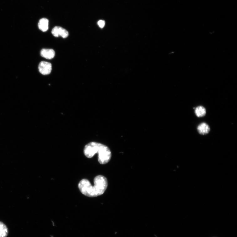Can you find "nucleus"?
I'll list each match as a JSON object with an SVG mask.
<instances>
[{"instance_id":"nucleus-1","label":"nucleus","mask_w":237,"mask_h":237,"mask_svg":"<svg viewBox=\"0 0 237 237\" xmlns=\"http://www.w3.org/2000/svg\"><path fill=\"white\" fill-rule=\"evenodd\" d=\"M93 186L88 180L84 179L79 182L78 187L81 193L89 197H97L103 194L108 186L107 179L102 175L96 177Z\"/></svg>"},{"instance_id":"nucleus-2","label":"nucleus","mask_w":237,"mask_h":237,"mask_svg":"<svg viewBox=\"0 0 237 237\" xmlns=\"http://www.w3.org/2000/svg\"><path fill=\"white\" fill-rule=\"evenodd\" d=\"M84 153L88 158H91L94 155L98 154V161L102 164L108 163L112 156L111 152L107 146L94 142H90L85 146Z\"/></svg>"},{"instance_id":"nucleus-3","label":"nucleus","mask_w":237,"mask_h":237,"mask_svg":"<svg viewBox=\"0 0 237 237\" xmlns=\"http://www.w3.org/2000/svg\"><path fill=\"white\" fill-rule=\"evenodd\" d=\"M39 72L44 75L50 73L52 70V65L51 63L45 61H42L40 63L39 67Z\"/></svg>"},{"instance_id":"nucleus-4","label":"nucleus","mask_w":237,"mask_h":237,"mask_svg":"<svg viewBox=\"0 0 237 237\" xmlns=\"http://www.w3.org/2000/svg\"><path fill=\"white\" fill-rule=\"evenodd\" d=\"M52 34L55 37L61 36L64 38H67L68 36V33L65 29L60 27H55L52 30Z\"/></svg>"},{"instance_id":"nucleus-5","label":"nucleus","mask_w":237,"mask_h":237,"mask_svg":"<svg viewBox=\"0 0 237 237\" xmlns=\"http://www.w3.org/2000/svg\"><path fill=\"white\" fill-rule=\"evenodd\" d=\"M197 129L199 134L203 135L208 134L210 131L209 124L205 122L199 124L197 126Z\"/></svg>"},{"instance_id":"nucleus-6","label":"nucleus","mask_w":237,"mask_h":237,"mask_svg":"<svg viewBox=\"0 0 237 237\" xmlns=\"http://www.w3.org/2000/svg\"><path fill=\"white\" fill-rule=\"evenodd\" d=\"M40 54L43 58L51 59L55 57V52L53 49H43L41 51Z\"/></svg>"},{"instance_id":"nucleus-7","label":"nucleus","mask_w":237,"mask_h":237,"mask_svg":"<svg viewBox=\"0 0 237 237\" xmlns=\"http://www.w3.org/2000/svg\"><path fill=\"white\" fill-rule=\"evenodd\" d=\"M194 113L198 118H201L205 116L207 113V110L202 105H199L195 108Z\"/></svg>"},{"instance_id":"nucleus-8","label":"nucleus","mask_w":237,"mask_h":237,"mask_svg":"<svg viewBox=\"0 0 237 237\" xmlns=\"http://www.w3.org/2000/svg\"><path fill=\"white\" fill-rule=\"evenodd\" d=\"M48 20L46 18H42L38 24L39 29L43 32H46L48 28Z\"/></svg>"},{"instance_id":"nucleus-9","label":"nucleus","mask_w":237,"mask_h":237,"mask_svg":"<svg viewBox=\"0 0 237 237\" xmlns=\"http://www.w3.org/2000/svg\"><path fill=\"white\" fill-rule=\"evenodd\" d=\"M8 234V229L3 222L0 221V237H7Z\"/></svg>"},{"instance_id":"nucleus-10","label":"nucleus","mask_w":237,"mask_h":237,"mask_svg":"<svg viewBox=\"0 0 237 237\" xmlns=\"http://www.w3.org/2000/svg\"><path fill=\"white\" fill-rule=\"evenodd\" d=\"M98 24L100 28H103L105 26V22L104 21L101 20L98 21Z\"/></svg>"}]
</instances>
